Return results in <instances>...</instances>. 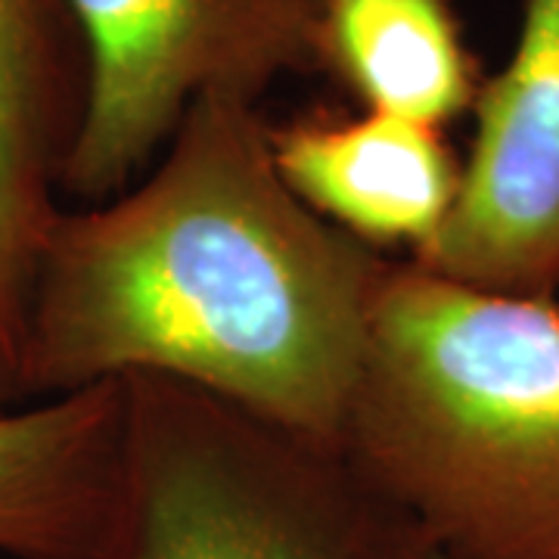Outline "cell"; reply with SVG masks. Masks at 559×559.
I'll return each mask as SVG.
<instances>
[{"label": "cell", "mask_w": 559, "mask_h": 559, "mask_svg": "<svg viewBox=\"0 0 559 559\" xmlns=\"http://www.w3.org/2000/svg\"><path fill=\"white\" fill-rule=\"evenodd\" d=\"M124 385L112 559H382V507L336 451L168 377Z\"/></svg>", "instance_id": "obj_3"}, {"label": "cell", "mask_w": 559, "mask_h": 559, "mask_svg": "<svg viewBox=\"0 0 559 559\" xmlns=\"http://www.w3.org/2000/svg\"><path fill=\"white\" fill-rule=\"evenodd\" d=\"M336 454L451 559H559V301L389 261Z\"/></svg>", "instance_id": "obj_2"}, {"label": "cell", "mask_w": 559, "mask_h": 559, "mask_svg": "<svg viewBox=\"0 0 559 559\" xmlns=\"http://www.w3.org/2000/svg\"><path fill=\"white\" fill-rule=\"evenodd\" d=\"M382 559H451L448 554H441L432 540H426L417 535L411 525H404L399 516H392L385 507H382Z\"/></svg>", "instance_id": "obj_10"}, {"label": "cell", "mask_w": 559, "mask_h": 559, "mask_svg": "<svg viewBox=\"0 0 559 559\" xmlns=\"http://www.w3.org/2000/svg\"><path fill=\"white\" fill-rule=\"evenodd\" d=\"M87 94L62 197L97 205L165 150L209 94L261 103L283 75L320 69L323 0H66Z\"/></svg>", "instance_id": "obj_4"}, {"label": "cell", "mask_w": 559, "mask_h": 559, "mask_svg": "<svg viewBox=\"0 0 559 559\" xmlns=\"http://www.w3.org/2000/svg\"><path fill=\"white\" fill-rule=\"evenodd\" d=\"M124 485V385L0 411V554L112 559Z\"/></svg>", "instance_id": "obj_7"}, {"label": "cell", "mask_w": 559, "mask_h": 559, "mask_svg": "<svg viewBox=\"0 0 559 559\" xmlns=\"http://www.w3.org/2000/svg\"><path fill=\"white\" fill-rule=\"evenodd\" d=\"M557 301H559V299H557Z\"/></svg>", "instance_id": "obj_11"}, {"label": "cell", "mask_w": 559, "mask_h": 559, "mask_svg": "<svg viewBox=\"0 0 559 559\" xmlns=\"http://www.w3.org/2000/svg\"><path fill=\"white\" fill-rule=\"evenodd\" d=\"M385 267L286 187L259 103L209 94L138 187L60 212L22 392L168 377L336 451Z\"/></svg>", "instance_id": "obj_1"}, {"label": "cell", "mask_w": 559, "mask_h": 559, "mask_svg": "<svg viewBox=\"0 0 559 559\" xmlns=\"http://www.w3.org/2000/svg\"><path fill=\"white\" fill-rule=\"evenodd\" d=\"M320 69L364 109L436 128L473 109L481 87L451 0H323Z\"/></svg>", "instance_id": "obj_9"}, {"label": "cell", "mask_w": 559, "mask_h": 559, "mask_svg": "<svg viewBox=\"0 0 559 559\" xmlns=\"http://www.w3.org/2000/svg\"><path fill=\"white\" fill-rule=\"evenodd\" d=\"M271 150L308 209L377 252L407 246L419 255L457 200L460 162L436 124L370 109L314 112L271 124Z\"/></svg>", "instance_id": "obj_8"}, {"label": "cell", "mask_w": 559, "mask_h": 559, "mask_svg": "<svg viewBox=\"0 0 559 559\" xmlns=\"http://www.w3.org/2000/svg\"><path fill=\"white\" fill-rule=\"evenodd\" d=\"M87 62L66 0H0V411L22 404L40 252L84 116Z\"/></svg>", "instance_id": "obj_6"}, {"label": "cell", "mask_w": 559, "mask_h": 559, "mask_svg": "<svg viewBox=\"0 0 559 559\" xmlns=\"http://www.w3.org/2000/svg\"><path fill=\"white\" fill-rule=\"evenodd\" d=\"M473 109L454 209L411 261L488 293L559 299V0H525L513 57Z\"/></svg>", "instance_id": "obj_5"}]
</instances>
